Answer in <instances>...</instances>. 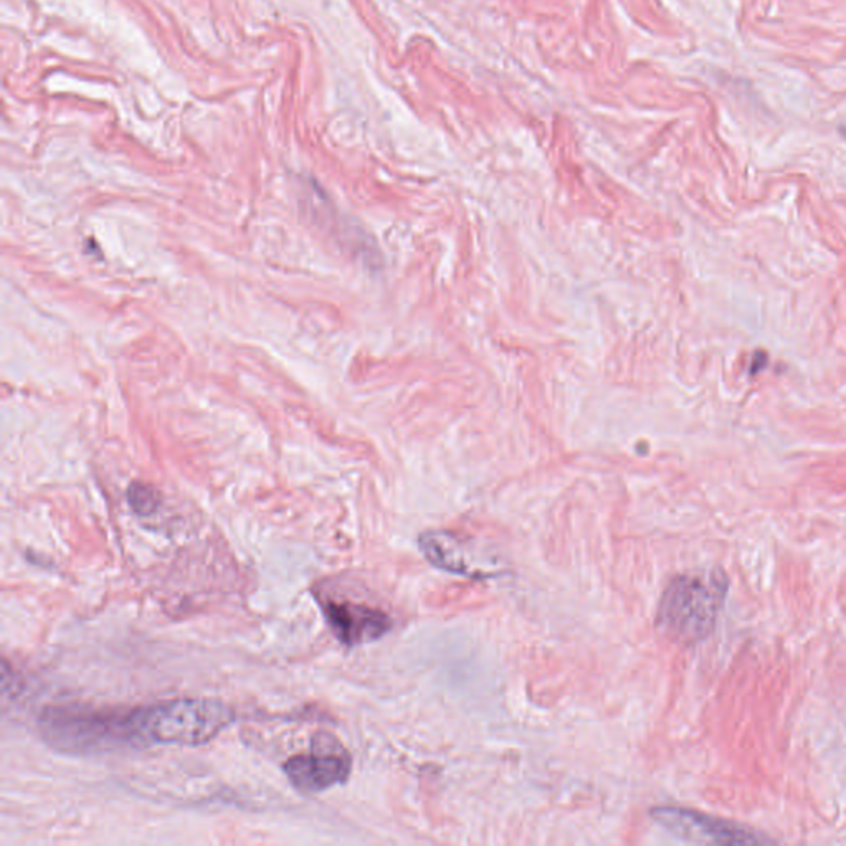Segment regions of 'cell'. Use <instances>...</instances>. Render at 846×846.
Instances as JSON below:
<instances>
[{
  "instance_id": "1",
  "label": "cell",
  "mask_w": 846,
  "mask_h": 846,
  "mask_svg": "<svg viewBox=\"0 0 846 846\" xmlns=\"http://www.w3.org/2000/svg\"><path fill=\"white\" fill-rule=\"evenodd\" d=\"M40 729L43 737L60 751L88 754L144 746L139 708L123 711L52 706L42 714Z\"/></svg>"
},
{
  "instance_id": "2",
  "label": "cell",
  "mask_w": 846,
  "mask_h": 846,
  "mask_svg": "<svg viewBox=\"0 0 846 846\" xmlns=\"http://www.w3.org/2000/svg\"><path fill=\"white\" fill-rule=\"evenodd\" d=\"M726 594L728 579L723 572L676 577L661 597L658 625L675 642H701L716 627Z\"/></svg>"
},
{
  "instance_id": "3",
  "label": "cell",
  "mask_w": 846,
  "mask_h": 846,
  "mask_svg": "<svg viewBox=\"0 0 846 846\" xmlns=\"http://www.w3.org/2000/svg\"><path fill=\"white\" fill-rule=\"evenodd\" d=\"M235 721L227 704L217 699L182 698L141 708V732L146 744L200 746Z\"/></svg>"
},
{
  "instance_id": "4",
  "label": "cell",
  "mask_w": 846,
  "mask_h": 846,
  "mask_svg": "<svg viewBox=\"0 0 846 846\" xmlns=\"http://www.w3.org/2000/svg\"><path fill=\"white\" fill-rule=\"evenodd\" d=\"M351 767L346 747L333 734L318 732L311 742V752L288 759L283 772L298 792L311 795L344 784Z\"/></svg>"
},
{
  "instance_id": "5",
  "label": "cell",
  "mask_w": 846,
  "mask_h": 846,
  "mask_svg": "<svg viewBox=\"0 0 846 846\" xmlns=\"http://www.w3.org/2000/svg\"><path fill=\"white\" fill-rule=\"evenodd\" d=\"M655 822L686 842L714 845H754L767 838L751 828L742 827L724 818L681 807H658L652 812Z\"/></svg>"
},
{
  "instance_id": "6",
  "label": "cell",
  "mask_w": 846,
  "mask_h": 846,
  "mask_svg": "<svg viewBox=\"0 0 846 846\" xmlns=\"http://www.w3.org/2000/svg\"><path fill=\"white\" fill-rule=\"evenodd\" d=\"M419 549L430 564L455 576L490 579L500 574L498 562L483 559L475 547L457 534L428 531L420 536Z\"/></svg>"
},
{
  "instance_id": "7",
  "label": "cell",
  "mask_w": 846,
  "mask_h": 846,
  "mask_svg": "<svg viewBox=\"0 0 846 846\" xmlns=\"http://www.w3.org/2000/svg\"><path fill=\"white\" fill-rule=\"evenodd\" d=\"M323 614L334 637L347 648L376 642L392 628V618L384 610L351 600H328Z\"/></svg>"
},
{
  "instance_id": "8",
  "label": "cell",
  "mask_w": 846,
  "mask_h": 846,
  "mask_svg": "<svg viewBox=\"0 0 846 846\" xmlns=\"http://www.w3.org/2000/svg\"><path fill=\"white\" fill-rule=\"evenodd\" d=\"M128 501L134 513L141 514V516H151L156 513L159 508V495L151 486L143 485V483H133L129 486Z\"/></svg>"
},
{
  "instance_id": "9",
  "label": "cell",
  "mask_w": 846,
  "mask_h": 846,
  "mask_svg": "<svg viewBox=\"0 0 846 846\" xmlns=\"http://www.w3.org/2000/svg\"><path fill=\"white\" fill-rule=\"evenodd\" d=\"M840 131H842L843 138L846 139V128H840Z\"/></svg>"
}]
</instances>
